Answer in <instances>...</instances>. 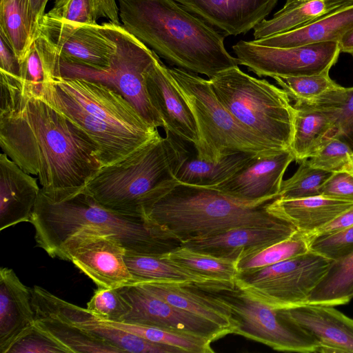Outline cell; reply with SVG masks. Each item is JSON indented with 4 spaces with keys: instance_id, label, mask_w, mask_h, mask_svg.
Returning <instances> with one entry per match:
<instances>
[{
    "instance_id": "obj_1",
    "label": "cell",
    "mask_w": 353,
    "mask_h": 353,
    "mask_svg": "<svg viewBox=\"0 0 353 353\" xmlns=\"http://www.w3.org/2000/svg\"><path fill=\"white\" fill-rule=\"evenodd\" d=\"M0 146L41 191L60 201L81 191L102 168L90 139L20 79L0 75Z\"/></svg>"
},
{
    "instance_id": "obj_2",
    "label": "cell",
    "mask_w": 353,
    "mask_h": 353,
    "mask_svg": "<svg viewBox=\"0 0 353 353\" xmlns=\"http://www.w3.org/2000/svg\"><path fill=\"white\" fill-rule=\"evenodd\" d=\"M94 143L102 167L127 157L159 135L113 88L79 77H54L39 96Z\"/></svg>"
},
{
    "instance_id": "obj_3",
    "label": "cell",
    "mask_w": 353,
    "mask_h": 353,
    "mask_svg": "<svg viewBox=\"0 0 353 353\" xmlns=\"http://www.w3.org/2000/svg\"><path fill=\"white\" fill-rule=\"evenodd\" d=\"M119 6L123 28L179 68L210 79L239 65L224 37L174 0H119Z\"/></svg>"
},
{
    "instance_id": "obj_4",
    "label": "cell",
    "mask_w": 353,
    "mask_h": 353,
    "mask_svg": "<svg viewBox=\"0 0 353 353\" xmlns=\"http://www.w3.org/2000/svg\"><path fill=\"white\" fill-rule=\"evenodd\" d=\"M30 223L37 245L51 257L66 239L84 229L109 235L130 254L159 256L182 245L148 218L108 209L83 190L60 201L40 191Z\"/></svg>"
},
{
    "instance_id": "obj_5",
    "label": "cell",
    "mask_w": 353,
    "mask_h": 353,
    "mask_svg": "<svg viewBox=\"0 0 353 353\" xmlns=\"http://www.w3.org/2000/svg\"><path fill=\"white\" fill-rule=\"evenodd\" d=\"M165 134L101 168L82 190L108 209L147 218L154 203L179 183L178 172L190 157L182 142Z\"/></svg>"
},
{
    "instance_id": "obj_6",
    "label": "cell",
    "mask_w": 353,
    "mask_h": 353,
    "mask_svg": "<svg viewBox=\"0 0 353 353\" xmlns=\"http://www.w3.org/2000/svg\"><path fill=\"white\" fill-rule=\"evenodd\" d=\"M268 203L245 202L216 189L179 183L146 216L183 243L237 227L289 223L270 214Z\"/></svg>"
},
{
    "instance_id": "obj_7",
    "label": "cell",
    "mask_w": 353,
    "mask_h": 353,
    "mask_svg": "<svg viewBox=\"0 0 353 353\" xmlns=\"http://www.w3.org/2000/svg\"><path fill=\"white\" fill-rule=\"evenodd\" d=\"M208 81L219 101L245 129L276 150H290L295 109L281 88L238 66Z\"/></svg>"
},
{
    "instance_id": "obj_8",
    "label": "cell",
    "mask_w": 353,
    "mask_h": 353,
    "mask_svg": "<svg viewBox=\"0 0 353 353\" xmlns=\"http://www.w3.org/2000/svg\"><path fill=\"white\" fill-rule=\"evenodd\" d=\"M168 71L195 118L199 135L196 157L216 161L239 152L281 151L245 129L219 101L208 80L179 68Z\"/></svg>"
},
{
    "instance_id": "obj_9",
    "label": "cell",
    "mask_w": 353,
    "mask_h": 353,
    "mask_svg": "<svg viewBox=\"0 0 353 353\" xmlns=\"http://www.w3.org/2000/svg\"><path fill=\"white\" fill-rule=\"evenodd\" d=\"M114 43L108 69L99 70L59 59L58 76L79 77L103 83L125 98L155 128L165 123L152 105L146 88V74L159 56L128 32L123 26L105 23Z\"/></svg>"
},
{
    "instance_id": "obj_10",
    "label": "cell",
    "mask_w": 353,
    "mask_h": 353,
    "mask_svg": "<svg viewBox=\"0 0 353 353\" xmlns=\"http://www.w3.org/2000/svg\"><path fill=\"white\" fill-rule=\"evenodd\" d=\"M196 284L229 309L234 325L232 334L277 351L317 352L319 344L316 339L292 320L284 309H274L267 305L235 284L220 282Z\"/></svg>"
},
{
    "instance_id": "obj_11",
    "label": "cell",
    "mask_w": 353,
    "mask_h": 353,
    "mask_svg": "<svg viewBox=\"0 0 353 353\" xmlns=\"http://www.w3.org/2000/svg\"><path fill=\"white\" fill-rule=\"evenodd\" d=\"M332 260L312 251L269 266L238 272L235 285L274 309L307 304Z\"/></svg>"
},
{
    "instance_id": "obj_12",
    "label": "cell",
    "mask_w": 353,
    "mask_h": 353,
    "mask_svg": "<svg viewBox=\"0 0 353 353\" xmlns=\"http://www.w3.org/2000/svg\"><path fill=\"white\" fill-rule=\"evenodd\" d=\"M239 64L259 77H299L329 72L341 52L327 41L291 48H274L240 41L232 47Z\"/></svg>"
},
{
    "instance_id": "obj_13",
    "label": "cell",
    "mask_w": 353,
    "mask_h": 353,
    "mask_svg": "<svg viewBox=\"0 0 353 353\" xmlns=\"http://www.w3.org/2000/svg\"><path fill=\"white\" fill-rule=\"evenodd\" d=\"M125 253L114 238L84 229L66 239L52 258L72 261L98 288L114 289L138 283L125 263Z\"/></svg>"
},
{
    "instance_id": "obj_14",
    "label": "cell",
    "mask_w": 353,
    "mask_h": 353,
    "mask_svg": "<svg viewBox=\"0 0 353 353\" xmlns=\"http://www.w3.org/2000/svg\"><path fill=\"white\" fill-rule=\"evenodd\" d=\"M37 31L54 46L61 60L99 70L108 68L114 43L105 23H78L45 14Z\"/></svg>"
},
{
    "instance_id": "obj_15",
    "label": "cell",
    "mask_w": 353,
    "mask_h": 353,
    "mask_svg": "<svg viewBox=\"0 0 353 353\" xmlns=\"http://www.w3.org/2000/svg\"><path fill=\"white\" fill-rule=\"evenodd\" d=\"M35 317L54 316L132 353H185L179 348L153 343L106 323L87 308L67 302L37 285L30 288Z\"/></svg>"
},
{
    "instance_id": "obj_16",
    "label": "cell",
    "mask_w": 353,
    "mask_h": 353,
    "mask_svg": "<svg viewBox=\"0 0 353 353\" xmlns=\"http://www.w3.org/2000/svg\"><path fill=\"white\" fill-rule=\"evenodd\" d=\"M131 306L123 321L204 337L214 341L228 329L166 302L139 285L118 288Z\"/></svg>"
},
{
    "instance_id": "obj_17",
    "label": "cell",
    "mask_w": 353,
    "mask_h": 353,
    "mask_svg": "<svg viewBox=\"0 0 353 353\" xmlns=\"http://www.w3.org/2000/svg\"><path fill=\"white\" fill-rule=\"evenodd\" d=\"M294 160L290 150L258 154L232 177L210 188L245 202H270L279 197L284 173Z\"/></svg>"
},
{
    "instance_id": "obj_18",
    "label": "cell",
    "mask_w": 353,
    "mask_h": 353,
    "mask_svg": "<svg viewBox=\"0 0 353 353\" xmlns=\"http://www.w3.org/2000/svg\"><path fill=\"white\" fill-rule=\"evenodd\" d=\"M145 81L150 101L165 123V133L196 147L199 135L193 112L159 57L147 72Z\"/></svg>"
},
{
    "instance_id": "obj_19",
    "label": "cell",
    "mask_w": 353,
    "mask_h": 353,
    "mask_svg": "<svg viewBox=\"0 0 353 353\" xmlns=\"http://www.w3.org/2000/svg\"><path fill=\"white\" fill-rule=\"evenodd\" d=\"M298 230L290 223L242 226L182 243L191 250L237 263L241 259L285 240Z\"/></svg>"
},
{
    "instance_id": "obj_20",
    "label": "cell",
    "mask_w": 353,
    "mask_h": 353,
    "mask_svg": "<svg viewBox=\"0 0 353 353\" xmlns=\"http://www.w3.org/2000/svg\"><path fill=\"white\" fill-rule=\"evenodd\" d=\"M225 35L245 34L265 19L278 0H174Z\"/></svg>"
},
{
    "instance_id": "obj_21",
    "label": "cell",
    "mask_w": 353,
    "mask_h": 353,
    "mask_svg": "<svg viewBox=\"0 0 353 353\" xmlns=\"http://www.w3.org/2000/svg\"><path fill=\"white\" fill-rule=\"evenodd\" d=\"M284 310L316 339L317 352L353 353V319L332 306L305 304Z\"/></svg>"
},
{
    "instance_id": "obj_22",
    "label": "cell",
    "mask_w": 353,
    "mask_h": 353,
    "mask_svg": "<svg viewBox=\"0 0 353 353\" xmlns=\"http://www.w3.org/2000/svg\"><path fill=\"white\" fill-rule=\"evenodd\" d=\"M41 188L37 178L0 154V230L30 222Z\"/></svg>"
},
{
    "instance_id": "obj_23",
    "label": "cell",
    "mask_w": 353,
    "mask_h": 353,
    "mask_svg": "<svg viewBox=\"0 0 353 353\" xmlns=\"http://www.w3.org/2000/svg\"><path fill=\"white\" fill-rule=\"evenodd\" d=\"M35 323L30 288L12 269H0V352L7 353L14 341Z\"/></svg>"
},
{
    "instance_id": "obj_24",
    "label": "cell",
    "mask_w": 353,
    "mask_h": 353,
    "mask_svg": "<svg viewBox=\"0 0 353 353\" xmlns=\"http://www.w3.org/2000/svg\"><path fill=\"white\" fill-rule=\"evenodd\" d=\"M136 285L176 307L208 320L233 333L234 325L229 309L196 283L150 281Z\"/></svg>"
},
{
    "instance_id": "obj_25",
    "label": "cell",
    "mask_w": 353,
    "mask_h": 353,
    "mask_svg": "<svg viewBox=\"0 0 353 353\" xmlns=\"http://www.w3.org/2000/svg\"><path fill=\"white\" fill-rule=\"evenodd\" d=\"M353 206V202L316 196L301 199L276 198L268 203V212L299 232L310 234Z\"/></svg>"
},
{
    "instance_id": "obj_26",
    "label": "cell",
    "mask_w": 353,
    "mask_h": 353,
    "mask_svg": "<svg viewBox=\"0 0 353 353\" xmlns=\"http://www.w3.org/2000/svg\"><path fill=\"white\" fill-rule=\"evenodd\" d=\"M353 28V4L337 9L301 28L253 40L274 48H291L308 43L336 41Z\"/></svg>"
},
{
    "instance_id": "obj_27",
    "label": "cell",
    "mask_w": 353,
    "mask_h": 353,
    "mask_svg": "<svg viewBox=\"0 0 353 353\" xmlns=\"http://www.w3.org/2000/svg\"><path fill=\"white\" fill-rule=\"evenodd\" d=\"M351 4L353 0H285L271 19H264L254 28V40L301 28Z\"/></svg>"
},
{
    "instance_id": "obj_28",
    "label": "cell",
    "mask_w": 353,
    "mask_h": 353,
    "mask_svg": "<svg viewBox=\"0 0 353 353\" xmlns=\"http://www.w3.org/2000/svg\"><path fill=\"white\" fill-rule=\"evenodd\" d=\"M294 132L290 150L296 161L309 159L327 139L335 137L334 121L327 112L295 102Z\"/></svg>"
},
{
    "instance_id": "obj_29",
    "label": "cell",
    "mask_w": 353,
    "mask_h": 353,
    "mask_svg": "<svg viewBox=\"0 0 353 353\" xmlns=\"http://www.w3.org/2000/svg\"><path fill=\"white\" fill-rule=\"evenodd\" d=\"M258 154H260L239 152L216 161L190 157L181 167L176 179L180 183L211 188L232 177Z\"/></svg>"
},
{
    "instance_id": "obj_30",
    "label": "cell",
    "mask_w": 353,
    "mask_h": 353,
    "mask_svg": "<svg viewBox=\"0 0 353 353\" xmlns=\"http://www.w3.org/2000/svg\"><path fill=\"white\" fill-rule=\"evenodd\" d=\"M59 53L54 46L37 31L24 58L20 61V82L29 93L39 96L44 83L58 74Z\"/></svg>"
},
{
    "instance_id": "obj_31",
    "label": "cell",
    "mask_w": 353,
    "mask_h": 353,
    "mask_svg": "<svg viewBox=\"0 0 353 353\" xmlns=\"http://www.w3.org/2000/svg\"><path fill=\"white\" fill-rule=\"evenodd\" d=\"M125 263L138 283L172 282L203 283L214 282L172 262L162 256H148L125 253Z\"/></svg>"
},
{
    "instance_id": "obj_32",
    "label": "cell",
    "mask_w": 353,
    "mask_h": 353,
    "mask_svg": "<svg viewBox=\"0 0 353 353\" xmlns=\"http://www.w3.org/2000/svg\"><path fill=\"white\" fill-rule=\"evenodd\" d=\"M353 298V252L332 261L307 304L336 306L347 304Z\"/></svg>"
},
{
    "instance_id": "obj_33",
    "label": "cell",
    "mask_w": 353,
    "mask_h": 353,
    "mask_svg": "<svg viewBox=\"0 0 353 353\" xmlns=\"http://www.w3.org/2000/svg\"><path fill=\"white\" fill-rule=\"evenodd\" d=\"M0 32L21 61L37 33L32 19L30 0H0Z\"/></svg>"
},
{
    "instance_id": "obj_34",
    "label": "cell",
    "mask_w": 353,
    "mask_h": 353,
    "mask_svg": "<svg viewBox=\"0 0 353 353\" xmlns=\"http://www.w3.org/2000/svg\"><path fill=\"white\" fill-rule=\"evenodd\" d=\"M35 323L72 353H121L108 341L54 316L35 317Z\"/></svg>"
},
{
    "instance_id": "obj_35",
    "label": "cell",
    "mask_w": 353,
    "mask_h": 353,
    "mask_svg": "<svg viewBox=\"0 0 353 353\" xmlns=\"http://www.w3.org/2000/svg\"><path fill=\"white\" fill-rule=\"evenodd\" d=\"M172 262L214 282L234 284L236 263L181 245L163 255Z\"/></svg>"
},
{
    "instance_id": "obj_36",
    "label": "cell",
    "mask_w": 353,
    "mask_h": 353,
    "mask_svg": "<svg viewBox=\"0 0 353 353\" xmlns=\"http://www.w3.org/2000/svg\"><path fill=\"white\" fill-rule=\"evenodd\" d=\"M46 15L74 22L93 24L101 18L119 24L115 0H56Z\"/></svg>"
},
{
    "instance_id": "obj_37",
    "label": "cell",
    "mask_w": 353,
    "mask_h": 353,
    "mask_svg": "<svg viewBox=\"0 0 353 353\" xmlns=\"http://www.w3.org/2000/svg\"><path fill=\"white\" fill-rule=\"evenodd\" d=\"M106 323L149 341L175 347L190 353H213L210 339L155 327L103 320Z\"/></svg>"
},
{
    "instance_id": "obj_38",
    "label": "cell",
    "mask_w": 353,
    "mask_h": 353,
    "mask_svg": "<svg viewBox=\"0 0 353 353\" xmlns=\"http://www.w3.org/2000/svg\"><path fill=\"white\" fill-rule=\"evenodd\" d=\"M302 102L327 112L334 119L335 137L346 143L353 151V88H337L321 97Z\"/></svg>"
},
{
    "instance_id": "obj_39",
    "label": "cell",
    "mask_w": 353,
    "mask_h": 353,
    "mask_svg": "<svg viewBox=\"0 0 353 353\" xmlns=\"http://www.w3.org/2000/svg\"><path fill=\"white\" fill-rule=\"evenodd\" d=\"M310 251L305 234L297 231L290 237L248 255L236 263L238 272L258 269L282 262Z\"/></svg>"
},
{
    "instance_id": "obj_40",
    "label": "cell",
    "mask_w": 353,
    "mask_h": 353,
    "mask_svg": "<svg viewBox=\"0 0 353 353\" xmlns=\"http://www.w3.org/2000/svg\"><path fill=\"white\" fill-rule=\"evenodd\" d=\"M295 173L283 181L278 198L301 199L320 195V188L333 172L311 166L307 159L301 161Z\"/></svg>"
},
{
    "instance_id": "obj_41",
    "label": "cell",
    "mask_w": 353,
    "mask_h": 353,
    "mask_svg": "<svg viewBox=\"0 0 353 353\" xmlns=\"http://www.w3.org/2000/svg\"><path fill=\"white\" fill-rule=\"evenodd\" d=\"M273 79L295 102L315 99L339 85L331 79L329 72L299 77H274Z\"/></svg>"
},
{
    "instance_id": "obj_42",
    "label": "cell",
    "mask_w": 353,
    "mask_h": 353,
    "mask_svg": "<svg viewBox=\"0 0 353 353\" xmlns=\"http://www.w3.org/2000/svg\"><path fill=\"white\" fill-rule=\"evenodd\" d=\"M86 308L101 319L123 321L131 306L118 288H98L88 302Z\"/></svg>"
},
{
    "instance_id": "obj_43",
    "label": "cell",
    "mask_w": 353,
    "mask_h": 353,
    "mask_svg": "<svg viewBox=\"0 0 353 353\" xmlns=\"http://www.w3.org/2000/svg\"><path fill=\"white\" fill-rule=\"evenodd\" d=\"M72 353L43 329L34 324L11 345L7 353Z\"/></svg>"
},
{
    "instance_id": "obj_44",
    "label": "cell",
    "mask_w": 353,
    "mask_h": 353,
    "mask_svg": "<svg viewBox=\"0 0 353 353\" xmlns=\"http://www.w3.org/2000/svg\"><path fill=\"white\" fill-rule=\"evenodd\" d=\"M351 148L337 137L325 141L316 152L307 159L316 168L330 172L343 171L350 160Z\"/></svg>"
},
{
    "instance_id": "obj_45",
    "label": "cell",
    "mask_w": 353,
    "mask_h": 353,
    "mask_svg": "<svg viewBox=\"0 0 353 353\" xmlns=\"http://www.w3.org/2000/svg\"><path fill=\"white\" fill-rule=\"evenodd\" d=\"M308 240L310 251L335 261L353 252V225L329 235L308 238Z\"/></svg>"
},
{
    "instance_id": "obj_46",
    "label": "cell",
    "mask_w": 353,
    "mask_h": 353,
    "mask_svg": "<svg viewBox=\"0 0 353 353\" xmlns=\"http://www.w3.org/2000/svg\"><path fill=\"white\" fill-rule=\"evenodd\" d=\"M320 195L353 202V176L346 171L333 172L321 187Z\"/></svg>"
},
{
    "instance_id": "obj_47",
    "label": "cell",
    "mask_w": 353,
    "mask_h": 353,
    "mask_svg": "<svg viewBox=\"0 0 353 353\" xmlns=\"http://www.w3.org/2000/svg\"><path fill=\"white\" fill-rule=\"evenodd\" d=\"M0 74L20 79V61L6 36L0 32Z\"/></svg>"
},
{
    "instance_id": "obj_48",
    "label": "cell",
    "mask_w": 353,
    "mask_h": 353,
    "mask_svg": "<svg viewBox=\"0 0 353 353\" xmlns=\"http://www.w3.org/2000/svg\"><path fill=\"white\" fill-rule=\"evenodd\" d=\"M353 225V206L315 231L305 234L308 238L326 236Z\"/></svg>"
},
{
    "instance_id": "obj_49",
    "label": "cell",
    "mask_w": 353,
    "mask_h": 353,
    "mask_svg": "<svg viewBox=\"0 0 353 353\" xmlns=\"http://www.w3.org/2000/svg\"><path fill=\"white\" fill-rule=\"evenodd\" d=\"M48 0H30V12L34 26L38 30L39 25L45 15V8Z\"/></svg>"
},
{
    "instance_id": "obj_50",
    "label": "cell",
    "mask_w": 353,
    "mask_h": 353,
    "mask_svg": "<svg viewBox=\"0 0 353 353\" xmlns=\"http://www.w3.org/2000/svg\"><path fill=\"white\" fill-rule=\"evenodd\" d=\"M338 43L341 52L353 55V28L346 32Z\"/></svg>"
},
{
    "instance_id": "obj_51",
    "label": "cell",
    "mask_w": 353,
    "mask_h": 353,
    "mask_svg": "<svg viewBox=\"0 0 353 353\" xmlns=\"http://www.w3.org/2000/svg\"><path fill=\"white\" fill-rule=\"evenodd\" d=\"M343 171H346L353 176V152L350 154V160Z\"/></svg>"
}]
</instances>
